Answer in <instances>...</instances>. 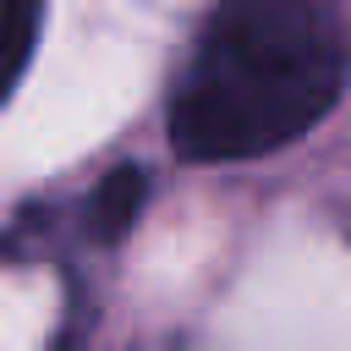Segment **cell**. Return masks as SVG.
I'll return each mask as SVG.
<instances>
[{"label": "cell", "mask_w": 351, "mask_h": 351, "mask_svg": "<svg viewBox=\"0 0 351 351\" xmlns=\"http://www.w3.org/2000/svg\"><path fill=\"white\" fill-rule=\"evenodd\" d=\"M351 44L318 0H219L176 71L165 132L186 165H247L302 143L346 93Z\"/></svg>", "instance_id": "6da1fadb"}, {"label": "cell", "mask_w": 351, "mask_h": 351, "mask_svg": "<svg viewBox=\"0 0 351 351\" xmlns=\"http://www.w3.org/2000/svg\"><path fill=\"white\" fill-rule=\"evenodd\" d=\"M143 208H148V170L143 165H115L93 186V197H88V230H93V241H121L143 219Z\"/></svg>", "instance_id": "7a4b0ae2"}, {"label": "cell", "mask_w": 351, "mask_h": 351, "mask_svg": "<svg viewBox=\"0 0 351 351\" xmlns=\"http://www.w3.org/2000/svg\"><path fill=\"white\" fill-rule=\"evenodd\" d=\"M38 27H44V0H0V110L11 104L16 82L33 66Z\"/></svg>", "instance_id": "3957f363"}]
</instances>
